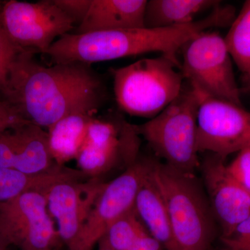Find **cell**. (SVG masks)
<instances>
[{
    "mask_svg": "<svg viewBox=\"0 0 250 250\" xmlns=\"http://www.w3.org/2000/svg\"><path fill=\"white\" fill-rule=\"evenodd\" d=\"M34 54L21 51L0 87V102L17 121L47 129L70 115L94 116L103 107L107 88L91 64L75 62L47 67Z\"/></svg>",
    "mask_w": 250,
    "mask_h": 250,
    "instance_id": "1",
    "label": "cell"
},
{
    "mask_svg": "<svg viewBox=\"0 0 250 250\" xmlns=\"http://www.w3.org/2000/svg\"><path fill=\"white\" fill-rule=\"evenodd\" d=\"M228 6H218L205 19L185 25L157 29H121L84 34H65L55 41L46 55L52 63L106 62L158 52L177 58V53L197 34L210 28L231 24Z\"/></svg>",
    "mask_w": 250,
    "mask_h": 250,
    "instance_id": "2",
    "label": "cell"
},
{
    "mask_svg": "<svg viewBox=\"0 0 250 250\" xmlns=\"http://www.w3.org/2000/svg\"><path fill=\"white\" fill-rule=\"evenodd\" d=\"M153 173L167 207L174 250H210L219 228L196 175L155 160Z\"/></svg>",
    "mask_w": 250,
    "mask_h": 250,
    "instance_id": "3",
    "label": "cell"
},
{
    "mask_svg": "<svg viewBox=\"0 0 250 250\" xmlns=\"http://www.w3.org/2000/svg\"><path fill=\"white\" fill-rule=\"evenodd\" d=\"M117 104L130 116L153 118L178 97L184 86L181 64L162 54L112 69Z\"/></svg>",
    "mask_w": 250,
    "mask_h": 250,
    "instance_id": "4",
    "label": "cell"
},
{
    "mask_svg": "<svg viewBox=\"0 0 250 250\" xmlns=\"http://www.w3.org/2000/svg\"><path fill=\"white\" fill-rule=\"evenodd\" d=\"M201 98L191 87H184L178 97L159 115L136 131L156 155L184 173L200 170L197 148V113Z\"/></svg>",
    "mask_w": 250,
    "mask_h": 250,
    "instance_id": "5",
    "label": "cell"
},
{
    "mask_svg": "<svg viewBox=\"0 0 250 250\" xmlns=\"http://www.w3.org/2000/svg\"><path fill=\"white\" fill-rule=\"evenodd\" d=\"M182 50L181 70L192 89L202 96L243 106L225 38L216 31H202Z\"/></svg>",
    "mask_w": 250,
    "mask_h": 250,
    "instance_id": "6",
    "label": "cell"
},
{
    "mask_svg": "<svg viewBox=\"0 0 250 250\" xmlns=\"http://www.w3.org/2000/svg\"><path fill=\"white\" fill-rule=\"evenodd\" d=\"M0 23L18 47L44 54L56 41L75 29L54 0L0 2Z\"/></svg>",
    "mask_w": 250,
    "mask_h": 250,
    "instance_id": "7",
    "label": "cell"
},
{
    "mask_svg": "<svg viewBox=\"0 0 250 250\" xmlns=\"http://www.w3.org/2000/svg\"><path fill=\"white\" fill-rule=\"evenodd\" d=\"M140 144L136 125L121 116L93 117L75 160L87 177L99 178L118 166L131 165L139 157Z\"/></svg>",
    "mask_w": 250,
    "mask_h": 250,
    "instance_id": "8",
    "label": "cell"
},
{
    "mask_svg": "<svg viewBox=\"0 0 250 250\" xmlns=\"http://www.w3.org/2000/svg\"><path fill=\"white\" fill-rule=\"evenodd\" d=\"M0 238L21 250H59L62 243L49 214L47 194L27 192L0 202Z\"/></svg>",
    "mask_w": 250,
    "mask_h": 250,
    "instance_id": "9",
    "label": "cell"
},
{
    "mask_svg": "<svg viewBox=\"0 0 250 250\" xmlns=\"http://www.w3.org/2000/svg\"><path fill=\"white\" fill-rule=\"evenodd\" d=\"M200 96L197 129L199 153H209L226 159L230 154L250 147V112L224 100Z\"/></svg>",
    "mask_w": 250,
    "mask_h": 250,
    "instance_id": "10",
    "label": "cell"
},
{
    "mask_svg": "<svg viewBox=\"0 0 250 250\" xmlns=\"http://www.w3.org/2000/svg\"><path fill=\"white\" fill-rule=\"evenodd\" d=\"M153 161L139 156L121 175L105 184L83 229L77 250H93L112 224L134 208L136 195Z\"/></svg>",
    "mask_w": 250,
    "mask_h": 250,
    "instance_id": "11",
    "label": "cell"
},
{
    "mask_svg": "<svg viewBox=\"0 0 250 250\" xmlns=\"http://www.w3.org/2000/svg\"><path fill=\"white\" fill-rule=\"evenodd\" d=\"M100 178L68 180L54 184L47 193L49 214L62 243L77 250L81 234L105 185Z\"/></svg>",
    "mask_w": 250,
    "mask_h": 250,
    "instance_id": "12",
    "label": "cell"
},
{
    "mask_svg": "<svg viewBox=\"0 0 250 250\" xmlns=\"http://www.w3.org/2000/svg\"><path fill=\"white\" fill-rule=\"evenodd\" d=\"M200 170L219 236L228 235L250 216V192L230 175L220 156L210 154L200 163Z\"/></svg>",
    "mask_w": 250,
    "mask_h": 250,
    "instance_id": "13",
    "label": "cell"
},
{
    "mask_svg": "<svg viewBox=\"0 0 250 250\" xmlns=\"http://www.w3.org/2000/svg\"><path fill=\"white\" fill-rule=\"evenodd\" d=\"M57 166L43 128L26 123L0 131V167L38 174Z\"/></svg>",
    "mask_w": 250,
    "mask_h": 250,
    "instance_id": "14",
    "label": "cell"
},
{
    "mask_svg": "<svg viewBox=\"0 0 250 250\" xmlns=\"http://www.w3.org/2000/svg\"><path fill=\"white\" fill-rule=\"evenodd\" d=\"M146 0H91L89 10L72 34L145 27Z\"/></svg>",
    "mask_w": 250,
    "mask_h": 250,
    "instance_id": "15",
    "label": "cell"
},
{
    "mask_svg": "<svg viewBox=\"0 0 250 250\" xmlns=\"http://www.w3.org/2000/svg\"><path fill=\"white\" fill-rule=\"evenodd\" d=\"M154 163V160L136 195L134 210L148 233L160 243L164 250H174L167 207L153 173Z\"/></svg>",
    "mask_w": 250,
    "mask_h": 250,
    "instance_id": "16",
    "label": "cell"
},
{
    "mask_svg": "<svg viewBox=\"0 0 250 250\" xmlns=\"http://www.w3.org/2000/svg\"><path fill=\"white\" fill-rule=\"evenodd\" d=\"M86 177L82 171L64 166L58 165L51 170L38 174L0 167V202L9 201L27 192L47 194L54 184L64 181H82Z\"/></svg>",
    "mask_w": 250,
    "mask_h": 250,
    "instance_id": "17",
    "label": "cell"
},
{
    "mask_svg": "<svg viewBox=\"0 0 250 250\" xmlns=\"http://www.w3.org/2000/svg\"><path fill=\"white\" fill-rule=\"evenodd\" d=\"M220 4L215 0H150L145 12V27L157 29L195 22L197 15Z\"/></svg>",
    "mask_w": 250,
    "mask_h": 250,
    "instance_id": "18",
    "label": "cell"
},
{
    "mask_svg": "<svg viewBox=\"0 0 250 250\" xmlns=\"http://www.w3.org/2000/svg\"><path fill=\"white\" fill-rule=\"evenodd\" d=\"M93 117L87 114L70 115L47 129L49 150L57 165L64 166L65 163L76 159Z\"/></svg>",
    "mask_w": 250,
    "mask_h": 250,
    "instance_id": "19",
    "label": "cell"
},
{
    "mask_svg": "<svg viewBox=\"0 0 250 250\" xmlns=\"http://www.w3.org/2000/svg\"><path fill=\"white\" fill-rule=\"evenodd\" d=\"M225 41L231 59L241 72L243 91L250 88V0L245 1Z\"/></svg>",
    "mask_w": 250,
    "mask_h": 250,
    "instance_id": "20",
    "label": "cell"
},
{
    "mask_svg": "<svg viewBox=\"0 0 250 250\" xmlns=\"http://www.w3.org/2000/svg\"><path fill=\"white\" fill-rule=\"evenodd\" d=\"M147 231L134 208L112 224L101 239L114 250H129Z\"/></svg>",
    "mask_w": 250,
    "mask_h": 250,
    "instance_id": "21",
    "label": "cell"
},
{
    "mask_svg": "<svg viewBox=\"0 0 250 250\" xmlns=\"http://www.w3.org/2000/svg\"><path fill=\"white\" fill-rule=\"evenodd\" d=\"M213 250H250V216L225 236H218Z\"/></svg>",
    "mask_w": 250,
    "mask_h": 250,
    "instance_id": "22",
    "label": "cell"
},
{
    "mask_svg": "<svg viewBox=\"0 0 250 250\" xmlns=\"http://www.w3.org/2000/svg\"><path fill=\"white\" fill-rule=\"evenodd\" d=\"M227 169L230 175L250 192V147L238 152L236 158L227 165Z\"/></svg>",
    "mask_w": 250,
    "mask_h": 250,
    "instance_id": "23",
    "label": "cell"
},
{
    "mask_svg": "<svg viewBox=\"0 0 250 250\" xmlns=\"http://www.w3.org/2000/svg\"><path fill=\"white\" fill-rule=\"evenodd\" d=\"M22 50L11 41L0 23V87L6 78L13 61Z\"/></svg>",
    "mask_w": 250,
    "mask_h": 250,
    "instance_id": "24",
    "label": "cell"
},
{
    "mask_svg": "<svg viewBox=\"0 0 250 250\" xmlns=\"http://www.w3.org/2000/svg\"><path fill=\"white\" fill-rule=\"evenodd\" d=\"M54 3L77 26L84 19L89 10L91 0H54Z\"/></svg>",
    "mask_w": 250,
    "mask_h": 250,
    "instance_id": "25",
    "label": "cell"
},
{
    "mask_svg": "<svg viewBox=\"0 0 250 250\" xmlns=\"http://www.w3.org/2000/svg\"><path fill=\"white\" fill-rule=\"evenodd\" d=\"M129 250H164V248L147 231L140 237Z\"/></svg>",
    "mask_w": 250,
    "mask_h": 250,
    "instance_id": "26",
    "label": "cell"
},
{
    "mask_svg": "<svg viewBox=\"0 0 250 250\" xmlns=\"http://www.w3.org/2000/svg\"><path fill=\"white\" fill-rule=\"evenodd\" d=\"M22 123L14 118L7 108L0 102V131L14 127Z\"/></svg>",
    "mask_w": 250,
    "mask_h": 250,
    "instance_id": "27",
    "label": "cell"
},
{
    "mask_svg": "<svg viewBox=\"0 0 250 250\" xmlns=\"http://www.w3.org/2000/svg\"><path fill=\"white\" fill-rule=\"evenodd\" d=\"M99 248L98 250H114L110 248L109 246L103 241V239L100 240L98 243Z\"/></svg>",
    "mask_w": 250,
    "mask_h": 250,
    "instance_id": "28",
    "label": "cell"
},
{
    "mask_svg": "<svg viewBox=\"0 0 250 250\" xmlns=\"http://www.w3.org/2000/svg\"><path fill=\"white\" fill-rule=\"evenodd\" d=\"M9 246H6V243L0 238V250H9Z\"/></svg>",
    "mask_w": 250,
    "mask_h": 250,
    "instance_id": "29",
    "label": "cell"
},
{
    "mask_svg": "<svg viewBox=\"0 0 250 250\" xmlns=\"http://www.w3.org/2000/svg\"><path fill=\"white\" fill-rule=\"evenodd\" d=\"M243 92H244V93H250V88H248V89L243 90Z\"/></svg>",
    "mask_w": 250,
    "mask_h": 250,
    "instance_id": "30",
    "label": "cell"
}]
</instances>
